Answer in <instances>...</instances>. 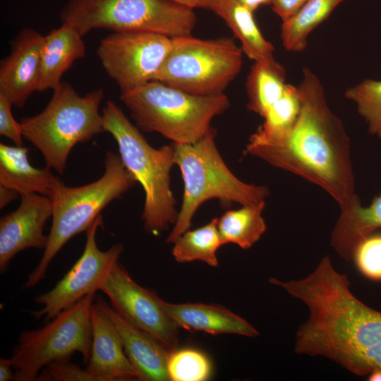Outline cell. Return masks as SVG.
Segmentation results:
<instances>
[{
  "label": "cell",
  "instance_id": "obj_32",
  "mask_svg": "<svg viewBox=\"0 0 381 381\" xmlns=\"http://www.w3.org/2000/svg\"><path fill=\"white\" fill-rule=\"evenodd\" d=\"M12 106L6 97L0 95V134L12 140L16 145L23 146L22 125L14 119Z\"/></svg>",
  "mask_w": 381,
  "mask_h": 381
},
{
  "label": "cell",
  "instance_id": "obj_25",
  "mask_svg": "<svg viewBox=\"0 0 381 381\" xmlns=\"http://www.w3.org/2000/svg\"><path fill=\"white\" fill-rule=\"evenodd\" d=\"M285 69L277 61L254 62L246 80L247 107L263 117L286 88Z\"/></svg>",
  "mask_w": 381,
  "mask_h": 381
},
{
  "label": "cell",
  "instance_id": "obj_12",
  "mask_svg": "<svg viewBox=\"0 0 381 381\" xmlns=\"http://www.w3.org/2000/svg\"><path fill=\"white\" fill-rule=\"evenodd\" d=\"M102 224L99 214L85 231L86 242L81 256L51 290L35 298V303L42 306L38 310L29 311L36 319L44 318V321L47 322L85 296L99 291L102 282L119 262L124 249L121 243L106 251L98 248L96 233Z\"/></svg>",
  "mask_w": 381,
  "mask_h": 381
},
{
  "label": "cell",
  "instance_id": "obj_3",
  "mask_svg": "<svg viewBox=\"0 0 381 381\" xmlns=\"http://www.w3.org/2000/svg\"><path fill=\"white\" fill-rule=\"evenodd\" d=\"M102 116L104 131L113 136L125 168L143 189L145 231L158 235L174 224L179 212L171 188L170 173L175 165L172 144L153 147L112 101L107 102Z\"/></svg>",
  "mask_w": 381,
  "mask_h": 381
},
{
  "label": "cell",
  "instance_id": "obj_17",
  "mask_svg": "<svg viewBox=\"0 0 381 381\" xmlns=\"http://www.w3.org/2000/svg\"><path fill=\"white\" fill-rule=\"evenodd\" d=\"M90 322L92 344L86 370L98 381L139 380L111 321L95 302Z\"/></svg>",
  "mask_w": 381,
  "mask_h": 381
},
{
  "label": "cell",
  "instance_id": "obj_14",
  "mask_svg": "<svg viewBox=\"0 0 381 381\" xmlns=\"http://www.w3.org/2000/svg\"><path fill=\"white\" fill-rule=\"evenodd\" d=\"M20 203L13 212L0 219V272L8 269L13 258L30 248L44 249L48 236L44 226L52 215L50 198L38 193L20 195Z\"/></svg>",
  "mask_w": 381,
  "mask_h": 381
},
{
  "label": "cell",
  "instance_id": "obj_29",
  "mask_svg": "<svg viewBox=\"0 0 381 381\" xmlns=\"http://www.w3.org/2000/svg\"><path fill=\"white\" fill-rule=\"evenodd\" d=\"M167 369L171 381H205L212 374V363L202 351L176 349L169 353Z\"/></svg>",
  "mask_w": 381,
  "mask_h": 381
},
{
  "label": "cell",
  "instance_id": "obj_31",
  "mask_svg": "<svg viewBox=\"0 0 381 381\" xmlns=\"http://www.w3.org/2000/svg\"><path fill=\"white\" fill-rule=\"evenodd\" d=\"M41 380L56 381H98L86 369H81L78 365L69 361H56L46 366V373L38 375Z\"/></svg>",
  "mask_w": 381,
  "mask_h": 381
},
{
  "label": "cell",
  "instance_id": "obj_2",
  "mask_svg": "<svg viewBox=\"0 0 381 381\" xmlns=\"http://www.w3.org/2000/svg\"><path fill=\"white\" fill-rule=\"evenodd\" d=\"M302 72L298 86L301 108L291 131L275 142L248 141L244 153L318 186L337 202L340 213H346L361 204L350 140L342 121L329 109L319 78L308 68Z\"/></svg>",
  "mask_w": 381,
  "mask_h": 381
},
{
  "label": "cell",
  "instance_id": "obj_19",
  "mask_svg": "<svg viewBox=\"0 0 381 381\" xmlns=\"http://www.w3.org/2000/svg\"><path fill=\"white\" fill-rule=\"evenodd\" d=\"M83 36L72 25L62 23L44 36L37 92L55 89L74 62L85 55Z\"/></svg>",
  "mask_w": 381,
  "mask_h": 381
},
{
  "label": "cell",
  "instance_id": "obj_21",
  "mask_svg": "<svg viewBox=\"0 0 381 381\" xmlns=\"http://www.w3.org/2000/svg\"><path fill=\"white\" fill-rule=\"evenodd\" d=\"M209 10L223 19L240 41L243 52L251 60L262 64L276 61L274 47L262 34L253 11L234 0H214Z\"/></svg>",
  "mask_w": 381,
  "mask_h": 381
},
{
  "label": "cell",
  "instance_id": "obj_13",
  "mask_svg": "<svg viewBox=\"0 0 381 381\" xmlns=\"http://www.w3.org/2000/svg\"><path fill=\"white\" fill-rule=\"evenodd\" d=\"M99 291L107 296L119 313L169 352L177 349L179 327L165 311L163 300L137 284L119 262L102 282Z\"/></svg>",
  "mask_w": 381,
  "mask_h": 381
},
{
  "label": "cell",
  "instance_id": "obj_18",
  "mask_svg": "<svg viewBox=\"0 0 381 381\" xmlns=\"http://www.w3.org/2000/svg\"><path fill=\"white\" fill-rule=\"evenodd\" d=\"M163 307L178 327L210 334H234L254 337L258 330L247 320L227 308L199 303H170Z\"/></svg>",
  "mask_w": 381,
  "mask_h": 381
},
{
  "label": "cell",
  "instance_id": "obj_33",
  "mask_svg": "<svg viewBox=\"0 0 381 381\" xmlns=\"http://www.w3.org/2000/svg\"><path fill=\"white\" fill-rule=\"evenodd\" d=\"M308 0H272L273 11L282 21L291 18L306 3Z\"/></svg>",
  "mask_w": 381,
  "mask_h": 381
},
{
  "label": "cell",
  "instance_id": "obj_9",
  "mask_svg": "<svg viewBox=\"0 0 381 381\" xmlns=\"http://www.w3.org/2000/svg\"><path fill=\"white\" fill-rule=\"evenodd\" d=\"M171 49L154 80L188 93H224L239 73L243 51L229 37L202 40L191 35L171 38Z\"/></svg>",
  "mask_w": 381,
  "mask_h": 381
},
{
  "label": "cell",
  "instance_id": "obj_15",
  "mask_svg": "<svg viewBox=\"0 0 381 381\" xmlns=\"http://www.w3.org/2000/svg\"><path fill=\"white\" fill-rule=\"evenodd\" d=\"M44 36L32 28L20 30L9 54L0 63V95L18 108L37 91Z\"/></svg>",
  "mask_w": 381,
  "mask_h": 381
},
{
  "label": "cell",
  "instance_id": "obj_23",
  "mask_svg": "<svg viewBox=\"0 0 381 381\" xmlns=\"http://www.w3.org/2000/svg\"><path fill=\"white\" fill-rule=\"evenodd\" d=\"M265 202L241 205L237 210L225 212L217 218V227L223 244L234 243L248 249L258 242L266 231L262 217Z\"/></svg>",
  "mask_w": 381,
  "mask_h": 381
},
{
  "label": "cell",
  "instance_id": "obj_37",
  "mask_svg": "<svg viewBox=\"0 0 381 381\" xmlns=\"http://www.w3.org/2000/svg\"><path fill=\"white\" fill-rule=\"evenodd\" d=\"M238 4L246 6L252 11H255L258 8L264 5L271 4L272 0H234Z\"/></svg>",
  "mask_w": 381,
  "mask_h": 381
},
{
  "label": "cell",
  "instance_id": "obj_1",
  "mask_svg": "<svg viewBox=\"0 0 381 381\" xmlns=\"http://www.w3.org/2000/svg\"><path fill=\"white\" fill-rule=\"evenodd\" d=\"M269 282L308 308L296 334V353L325 356L359 376L381 370V312L353 294L347 277L328 256L305 278Z\"/></svg>",
  "mask_w": 381,
  "mask_h": 381
},
{
  "label": "cell",
  "instance_id": "obj_10",
  "mask_svg": "<svg viewBox=\"0 0 381 381\" xmlns=\"http://www.w3.org/2000/svg\"><path fill=\"white\" fill-rule=\"evenodd\" d=\"M95 294H89L37 329L21 332L10 360L16 381L37 380L48 364L69 361L75 352L87 363L90 355V315Z\"/></svg>",
  "mask_w": 381,
  "mask_h": 381
},
{
  "label": "cell",
  "instance_id": "obj_16",
  "mask_svg": "<svg viewBox=\"0 0 381 381\" xmlns=\"http://www.w3.org/2000/svg\"><path fill=\"white\" fill-rule=\"evenodd\" d=\"M95 303L111 321L124 352L138 375L139 380L169 381L167 362L170 352L123 317L102 297L99 296Z\"/></svg>",
  "mask_w": 381,
  "mask_h": 381
},
{
  "label": "cell",
  "instance_id": "obj_34",
  "mask_svg": "<svg viewBox=\"0 0 381 381\" xmlns=\"http://www.w3.org/2000/svg\"><path fill=\"white\" fill-rule=\"evenodd\" d=\"M12 363L10 358H0V381H10L15 380L12 372Z\"/></svg>",
  "mask_w": 381,
  "mask_h": 381
},
{
  "label": "cell",
  "instance_id": "obj_24",
  "mask_svg": "<svg viewBox=\"0 0 381 381\" xmlns=\"http://www.w3.org/2000/svg\"><path fill=\"white\" fill-rule=\"evenodd\" d=\"M344 1L308 0L293 16L282 21L281 40L284 47L293 52L305 50L310 34Z\"/></svg>",
  "mask_w": 381,
  "mask_h": 381
},
{
  "label": "cell",
  "instance_id": "obj_4",
  "mask_svg": "<svg viewBox=\"0 0 381 381\" xmlns=\"http://www.w3.org/2000/svg\"><path fill=\"white\" fill-rule=\"evenodd\" d=\"M212 127L200 140L190 144L173 143L175 165L183 182L181 208L166 242L174 243L189 229L193 217L205 201L217 199L223 205H258L270 195L265 186L248 183L236 177L222 159Z\"/></svg>",
  "mask_w": 381,
  "mask_h": 381
},
{
  "label": "cell",
  "instance_id": "obj_6",
  "mask_svg": "<svg viewBox=\"0 0 381 381\" xmlns=\"http://www.w3.org/2000/svg\"><path fill=\"white\" fill-rule=\"evenodd\" d=\"M136 183L119 155L112 151L106 153L104 172L95 181L69 187L60 181L49 196L52 204V222L47 245L23 288H32L42 280L50 262L61 248L74 236L85 231L108 204Z\"/></svg>",
  "mask_w": 381,
  "mask_h": 381
},
{
  "label": "cell",
  "instance_id": "obj_36",
  "mask_svg": "<svg viewBox=\"0 0 381 381\" xmlns=\"http://www.w3.org/2000/svg\"><path fill=\"white\" fill-rule=\"evenodd\" d=\"M180 4L188 6L193 9L206 8L210 9L214 0H173Z\"/></svg>",
  "mask_w": 381,
  "mask_h": 381
},
{
  "label": "cell",
  "instance_id": "obj_28",
  "mask_svg": "<svg viewBox=\"0 0 381 381\" xmlns=\"http://www.w3.org/2000/svg\"><path fill=\"white\" fill-rule=\"evenodd\" d=\"M344 96L356 104L369 131L381 139V80L365 79L349 87Z\"/></svg>",
  "mask_w": 381,
  "mask_h": 381
},
{
  "label": "cell",
  "instance_id": "obj_22",
  "mask_svg": "<svg viewBox=\"0 0 381 381\" xmlns=\"http://www.w3.org/2000/svg\"><path fill=\"white\" fill-rule=\"evenodd\" d=\"M379 228L381 194L368 207L361 203L348 212L340 213L332 232L331 244L344 260H351L358 244Z\"/></svg>",
  "mask_w": 381,
  "mask_h": 381
},
{
  "label": "cell",
  "instance_id": "obj_11",
  "mask_svg": "<svg viewBox=\"0 0 381 381\" xmlns=\"http://www.w3.org/2000/svg\"><path fill=\"white\" fill-rule=\"evenodd\" d=\"M171 42V37L155 32H114L100 41L97 54L121 93L154 80Z\"/></svg>",
  "mask_w": 381,
  "mask_h": 381
},
{
  "label": "cell",
  "instance_id": "obj_7",
  "mask_svg": "<svg viewBox=\"0 0 381 381\" xmlns=\"http://www.w3.org/2000/svg\"><path fill=\"white\" fill-rule=\"evenodd\" d=\"M104 97L102 88L80 96L61 82L42 112L21 120L23 138L42 153L46 167L63 174L73 147L104 132L99 112Z\"/></svg>",
  "mask_w": 381,
  "mask_h": 381
},
{
  "label": "cell",
  "instance_id": "obj_5",
  "mask_svg": "<svg viewBox=\"0 0 381 381\" xmlns=\"http://www.w3.org/2000/svg\"><path fill=\"white\" fill-rule=\"evenodd\" d=\"M120 99L138 128L177 144L200 140L212 128V119L230 106L224 93L195 95L158 80L121 92Z\"/></svg>",
  "mask_w": 381,
  "mask_h": 381
},
{
  "label": "cell",
  "instance_id": "obj_8",
  "mask_svg": "<svg viewBox=\"0 0 381 381\" xmlns=\"http://www.w3.org/2000/svg\"><path fill=\"white\" fill-rule=\"evenodd\" d=\"M60 18L83 37L95 29H107L174 38L191 35L197 22L194 9L173 0H68Z\"/></svg>",
  "mask_w": 381,
  "mask_h": 381
},
{
  "label": "cell",
  "instance_id": "obj_26",
  "mask_svg": "<svg viewBox=\"0 0 381 381\" xmlns=\"http://www.w3.org/2000/svg\"><path fill=\"white\" fill-rule=\"evenodd\" d=\"M301 108L298 87L287 84L280 98L263 116L264 122L248 141L271 143L286 138L294 127Z\"/></svg>",
  "mask_w": 381,
  "mask_h": 381
},
{
  "label": "cell",
  "instance_id": "obj_20",
  "mask_svg": "<svg viewBox=\"0 0 381 381\" xmlns=\"http://www.w3.org/2000/svg\"><path fill=\"white\" fill-rule=\"evenodd\" d=\"M28 149L0 144V186L13 189L20 195L38 193L49 197L60 179L49 167L37 169L28 161Z\"/></svg>",
  "mask_w": 381,
  "mask_h": 381
},
{
  "label": "cell",
  "instance_id": "obj_27",
  "mask_svg": "<svg viewBox=\"0 0 381 381\" xmlns=\"http://www.w3.org/2000/svg\"><path fill=\"white\" fill-rule=\"evenodd\" d=\"M222 245L217 218H214L204 226L181 234L174 241L171 253L178 262L200 261L217 267V252Z\"/></svg>",
  "mask_w": 381,
  "mask_h": 381
},
{
  "label": "cell",
  "instance_id": "obj_38",
  "mask_svg": "<svg viewBox=\"0 0 381 381\" xmlns=\"http://www.w3.org/2000/svg\"><path fill=\"white\" fill-rule=\"evenodd\" d=\"M370 381H381V370H375L368 375Z\"/></svg>",
  "mask_w": 381,
  "mask_h": 381
},
{
  "label": "cell",
  "instance_id": "obj_35",
  "mask_svg": "<svg viewBox=\"0 0 381 381\" xmlns=\"http://www.w3.org/2000/svg\"><path fill=\"white\" fill-rule=\"evenodd\" d=\"M19 193L16 190L0 186V208H4L7 205L18 198Z\"/></svg>",
  "mask_w": 381,
  "mask_h": 381
},
{
  "label": "cell",
  "instance_id": "obj_30",
  "mask_svg": "<svg viewBox=\"0 0 381 381\" xmlns=\"http://www.w3.org/2000/svg\"><path fill=\"white\" fill-rule=\"evenodd\" d=\"M352 260L365 277L381 281V234H370L358 244Z\"/></svg>",
  "mask_w": 381,
  "mask_h": 381
}]
</instances>
